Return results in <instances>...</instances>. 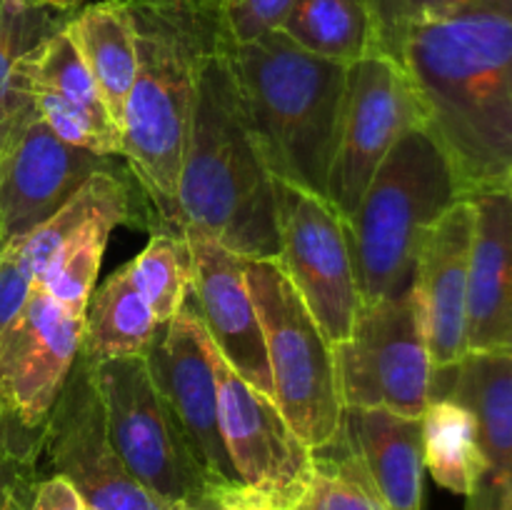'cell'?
I'll use <instances>...</instances> for the list:
<instances>
[{
	"instance_id": "4dcf8cb0",
	"label": "cell",
	"mask_w": 512,
	"mask_h": 510,
	"mask_svg": "<svg viewBox=\"0 0 512 510\" xmlns=\"http://www.w3.org/2000/svg\"><path fill=\"white\" fill-rule=\"evenodd\" d=\"M228 45L250 43L280 30L295 0H218Z\"/></svg>"
},
{
	"instance_id": "5b68a950",
	"label": "cell",
	"mask_w": 512,
	"mask_h": 510,
	"mask_svg": "<svg viewBox=\"0 0 512 510\" xmlns=\"http://www.w3.org/2000/svg\"><path fill=\"white\" fill-rule=\"evenodd\" d=\"M460 198L443 148L425 128L408 130L375 170L358 210L345 223L363 305L413 290L425 235Z\"/></svg>"
},
{
	"instance_id": "d4e9b609",
	"label": "cell",
	"mask_w": 512,
	"mask_h": 510,
	"mask_svg": "<svg viewBox=\"0 0 512 510\" xmlns=\"http://www.w3.org/2000/svg\"><path fill=\"white\" fill-rule=\"evenodd\" d=\"M130 215V203L113 205L95 218H90L53 258V263L40 275L38 285L45 295L55 300L73 318L85 323L88 300L95 290L105 245L115 225L125 223Z\"/></svg>"
},
{
	"instance_id": "b9f144b4",
	"label": "cell",
	"mask_w": 512,
	"mask_h": 510,
	"mask_svg": "<svg viewBox=\"0 0 512 510\" xmlns=\"http://www.w3.org/2000/svg\"><path fill=\"white\" fill-rule=\"evenodd\" d=\"M88 510H93V508H88Z\"/></svg>"
},
{
	"instance_id": "4fadbf2b",
	"label": "cell",
	"mask_w": 512,
	"mask_h": 510,
	"mask_svg": "<svg viewBox=\"0 0 512 510\" xmlns=\"http://www.w3.org/2000/svg\"><path fill=\"white\" fill-rule=\"evenodd\" d=\"M43 453L53 473L78 488L93 510H185L145 490L120 460L108 433L103 400L93 378V360L80 348L78 360L45 420Z\"/></svg>"
},
{
	"instance_id": "6da1fadb",
	"label": "cell",
	"mask_w": 512,
	"mask_h": 510,
	"mask_svg": "<svg viewBox=\"0 0 512 510\" xmlns=\"http://www.w3.org/2000/svg\"><path fill=\"white\" fill-rule=\"evenodd\" d=\"M460 195L512 178V0H470L413 25L395 58Z\"/></svg>"
},
{
	"instance_id": "2e32d148",
	"label": "cell",
	"mask_w": 512,
	"mask_h": 510,
	"mask_svg": "<svg viewBox=\"0 0 512 510\" xmlns=\"http://www.w3.org/2000/svg\"><path fill=\"white\" fill-rule=\"evenodd\" d=\"M190 248V298L225 363L273 398L265 338L245 280V258L198 228H183Z\"/></svg>"
},
{
	"instance_id": "e575fe53",
	"label": "cell",
	"mask_w": 512,
	"mask_h": 510,
	"mask_svg": "<svg viewBox=\"0 0 512 510\" xmlns=\"http://www.w3.org/2000/svg\"><path fill=\"white\" fill-rule=\"evenodd\" d=\"M35 3L45 5V8L58 10V13H68V15H73V13H78V10L83 8V5L95 3V0H35Z\"/></svg>"
},
{
	"instance_id": "4316f807",
	"label": "cell",
	"mask_w": 512,
	"mask_h": 510,
	"mask_svg": "<svg viewBox=\"0 0 512 510\" xmlns=\"http://www.w3.org/2000/svg\"><path fill=\"white\" fill-rule=\"evenodd\" d=\"M25 75H28L30 93H33L35 88L50 90V93L63 98L65 103H70L73 108L83 110V113L88 115V118H93L98 125L120 133L115 120L110 118L108 105H105L103 95H100L88 65L83 63L78 48H75V43L70 40V35L65 33V28L58 30L53 38L45 40V43L30 55L28 63H25Z\"/></svg>"
},
{
	"instance_id": "1f68e13d",
	"label": "cell",
	"mask_w": 512,
	"mask_h": 510,
	"mask_svg": "<svg viewBox=\"0 0 512 510\" xmlns=\"http://www.w3.org/2000/svg\"><path fill=\"white\" fill-rule=\"evenodd\" d=\"M35 290V280L10 248L0 255V338L13 328Z\"/></svg>"
},
{
	"instance_id": "d6a6232c",
	"label": "cell",
	"mask_w": 512,
	"mask_h": 510,
	"mask_svg": "<svg viewBox=\"0 0 512 510\" xmlns=\"http://www.w3.org/2000/svg\"><path fill=\"white\" fill-rule=\"evenodd\" d=\"M25 510H88V503L68 478L53 473L50 478L35 483Z\"/></svg>"
},
{
	"instance_id": "60d3db41",
	"label": "cell",
	"mask_w": 512,
	"mask_h": 510,
	"mask_svg": "<svg viewBox=\"0 0 512 510\" xmlns=\"http://www.w3.org/2000/svg\"><path fill=\"white\" fill-rule=\"evenodd\" d=\"M510 188H512V178H510Z\"/></svg>"
},
{
	"instance_id": "74e56055",
	"label": "cell",
	"mask_w": 512,
	"mask_h": 510,
	"mask_svg": "<svg viewBox=\"0 0 512 510\" xmlns=\"http://www.w3.org/2000/svg\"><path fill=\"white\" fill-rule=\"evenodd\" d=\"M8 248V243H5V238H3V233H0V255H3V250Z\"/></svg>"
},
{
	"instance_id": "603a6c76",
	"label": "cell",
	"mask_w": 512,
	"mask_h": 510,
	"mask_svg": "<svg viewBox=\"0 0 512 510\" xmlns=\"http://www.w3.org/2000/svg\"><path fill=\"white\" fill-rule=\"evenodd\" d=\"M423 463L440 488L468 498L485 470L478 420L460 400L433 398L420 415Z\"/></svg>"
},
{
	"instance_id": "7a4b0ae2",
	"label": "cell",
	"mask_w": 512,
	"mask_h": 510,
	"mask_svg": "<svg viewBox=\"0 0 512 510\" xmlns=\"http://www.w3.org/2000/svg\"><path fill=\"white\" fill-rule=\"evenodd\" d=\"M135 28L138 70L123 113V155L153 208L183 233L178 180L198 83L225 38L218 0H123Z\"/></svg>"
},
{
	"instance_id": "f1b7e54d",
	"label": "cell",
	"mask_w": 512,
	"mask_h": 510,
	"mask_svg": "<svg viewBox=\"0 0 512 510\" xmlns=\"http://www.w3.org/2000/svg\"><path fill=\"white\" fill-rule=\"evenodd\" d=\"M135 288L148 300L158 323H168L183 308L190 293V248L183 233H158L140 250V255L128 263Z\"/></svg>"
},
{
	"instance_id": "ba28073f",
	"label": "cell",
	"mask_w": 512,
	"mask_h": 510,
	"mask_svg": "<svg viewBox=\"0 0 512 510\" xmlns=\"http://www.w3.org/2000/svg\"><path fill=\"white\" fill-rule=\"evenodd\" d=\"M333 353L345 408L420 418L433 400L435 368L413 290L363 305L350 338Z\"/></svg>"
},
{
	"instance_id": "f546056e",
	"label": "cell",
	"mask_w": 512,
	"mask_h": 510,
	"mask_svg": "<svg viewBox=\"0 0 512 510\" xmlns=\"http://www.w3.org/2000/svg\"><path fill=\"white\" fill-rule=\"evenodd\" d=\"M465 3L470 0H370L378 53L395 58L400 43L413 25Z\"/></svg>"
},
{
	"instance_id": "52a82bcc",
	"label": "cell",
	"mask_w": 512,
	"mask_h": 510,
	"mask_svg": "<svg viewBox=\"0 0 512 510\" xmlns=\"http://www.w3.org/2000/svg\"><path fill=\"white\" fill-rule=\"evenodd\" d=\"M93 378L110 440L130 475L170 505L220 510L218 495L195 460L173 408L160 393L148 358L93 360Z\"/></svg>"
},
{
	"instance_id": "7c38bea8",
	"label": "cell",
	"mask_w": 512,
	"mask_h": 510,
	"mask_svg": "<svg viewBox=\"0 0 512 510\" xmlns=\"http://www.w3.org/2000/svg\"><path fill=\"white\" fill-rule=\"evenodd\" d=\"M145 358L220 508H243V483L220 433L213 343L190 293L175 318L160 325Z\"/></svg>"
},
{
	"instance_id": "836d02e7",
	"label": "cell",
	"mask_w": 512,
	"mask_h": 510,
	"mask_svg": "<svg viewBox=\"0 0 512 510\" xmlns=\"http://www.w3.org/2000/svg\"><path fill=\"white\" fill-rule=\"evenodd\" d=\"M33 470L35 468L18 463L0 448V510L13 503L28 505L35 483H38V480H33Z\"/></svg>"
},
{
	"instance_id": "ffe728a7",
	"label": "cell",
	"mask_w": 512,
	"mask_h": 510,
	"mask_svg": "<svg viewBox=\"0 0 512 510\" xmlns=\"http://www.w3.org/2000/svg\"><path fill=\"white\" fill-rule=\"evenodd\" d=\"M65 33L88 65L110 118L123 133V113L138 70L135 28L123 0H95L70 15Z\"/></svg>"
},
{
	"instance_id": "ab89813d",
	"label": "cell",
	"mask_w": 512,
	"mask_h": 510,
	"mask_svg": "<svg viewBox=\"0 0 512 510\" xmlns=\"http://www.w3.org/2000/svg\"><path fill=\"white\" fill-rule=\"evenodd\" d=\"M508 350H510V353H512V340H510V348H508Z\"/></svg>"
},
{
	"instance_id": "83f0119b",
	"label": "cell",
	"mask_w": 512,
	"mask_h": 510,
	"mask_svg": "<svg viewBox=\"0 0 512 510\" xmlns=\"http://www.w3.org/2000/svg\"><path fill=\"white\" fill-rule=\"evenodd\" d=\"M305 498L313 510H388L363 460L350 448L343 425L328 445L313 450V478Z\"/></svg>"
},
{
	"instance_id": "44dd1931",
	"label": "cell",
	"mask_w": 512,
	"mask_h": 510,
	"mask_svg": "<svg viewBox=\"0 0 512 510\" xmlns=\"http://www.w3.org/2000/svg\"><path fill=\"white\" fill-rule=\"evenodd\" d=\"M68 20L35 0H0V150L35 115L25 63Z\"/></svg>"
},
{
	"instance_id": "7402d4cb",
	"label": "cell",
	"mask_w": 512,
	"mask_h": 510,
	"mask_svg": "<svg viewBox=\"0 0 512 510\" xmlns=\"http://www.w3.org/2000/svg\"><path fill=\"white\" fill-rule=\"evenodd\" d=\"M158 328V318L135 288L130 268L123 265L90 295L83 323V353L93 360L145 355Z\"/></svg>"
},
{
	"instance_id": "f35d334b",
	"label": "cell",
	"mask_w": 512,
	"mask_h": 510,
	"mask_svg": "<svg viewBox=\"0 0 512 510\" xmlns=\"http://www.w3.org/2000/svg\"><path fill=\"white\" fill-rule=\"evenodd\" d=\"M220 510H250V508H220Z\"/></svg>"
},
{
	"instance_id": "cb8c5ba5",
	"label": "cell",
	"mask_w": 512,
	"mask_h": 510,
	"mask_svg": "<svg viewBox=\"0 0 512 510\" xmlns=\"http://www.w3.org/2000/svg\"><path fill=\"white\" fill-rule=\"evenodd\" d=\"M280 30L308 53L343 65L378 53L370 0H295Z\"/></svg>"
},
{
	"instance_id": "e0dca14e",
	"label": "cell",
	"mask_w": 512,
	"mask_h": 510,
	"mask_svg": "<svg viewBox=\"0 0 512 510\" xmlns=\"http://www.w3.org/2000/svg\"><path fill=\"white\" fill-rule=\"evenodd\" d=\"M475 210L460 198L428 230L413 293L435 373H453L468 358V285Z\"/></svg>"
},
{
	"instance_id": "9c48e42d",
	"label": "cell",
	"mask_w": 512,
	"mask_h": 510,
	"mask_svg": "<svg viewBox=\"0 0 512 510\" xmlns=\"http://www.w3.org/2000/svg\"><path fill=\"white\" fill-rule=\"evenodd\" d=\"M278 220V265L330 345L350 338L360 300L348 225L328 200L273 178Z\"/></svg>"
},
{
	"instance_id": "ac0fdd59",
	"label": "cell",
	"mask_w": 512,
	"mask_h": 510,
	"mask_svg": "<svg viewBox=\"0 0 512 510\" xmlns=\"http://www.w3.org/2000/svg\"><path fill=\"white\" fill-rule=\"evenodd\" d=\"M475 210L468 285V355L508 350L512 340V188L468 195Z\"/></svg>"
},
{
	"instance_id": "484cf974",
	"label": "cell",
	"mask_w": 512,
	"mask_h": 510,
	"mask_svg": "<svg viewBox=\"0 0 512 510\" xmlns=\"http://www.w3.org/2000/svg\"><path fill=\"white\" fill-rule=\"evenodd\" d=\"M130 203L128 185L123 178H118L115 170H103V173H95L53 218L45 220L43 225L28 233L25 238L15 240L8 248L13 250L15 258L20 260L25 270L33 275V280L38 283L40 275L45 273L53 258L58 255V250L88 223L90 218H95L103 210L113 208V205H125Z\"/></svg>"
},
{
	"instance_id": "d590c367",
	"label": "cell",
	"mask_w": 512,
	"mask_h": 510,
	"mask_svg": "<svg viewBox=\"0 0 512 510\" xmlns=\"http://www.w3.org/2000/svg\"><path fill=\"white\" fill-rule=\"evenodd\" d=\"M290 510H313V508H310L308 498H303V500H300V503H298V505H295V508H290Z\"/></svg>"
},
{
	"instance_id": "8992f818",
	"label": "cell",
	"mask_w": 512,
	"mask_h": 510,
	"mask_svg": "<svg viewBox=\"0 0 512 510\" xmlns=\"http://www.w3.org/2000/svg\"><path fill=\"white\" fill-rule=\"evenodd\" d=\"M243 265L263 328L273 403L310 450L323 448L340 433L345 410L333 345L278 260Z\"/></svg>"
},
{
	"instance_id": "3957f363",
	"label": "cell",
	"mask_w": 512,
	"mask_h": 510,
	"mask_svg": "<svg viewBox=\"0 0 512 510\" xmlns=\"http://www.w3.org/2000/svg\"><path fill=\"white\" fill-rule=\"evenodd\" d=\"M180 230L198 228L245 260L280 253L273 175L245 120L228 45L198 83L178 180Z\"/></svg>"
},
{
	"instance_id": "30bf717a",
	"label": "cell",
	"mask_w": 512,
	"mask_h": 510,
	"mask_svg": "<svg viewBox=\"0 0 512 510\" xmlns=\"http://www.w3.org/2000/svg\"><path fill=\"white\" fill-rule=\"evenodd\" d=\"M213 365L218 378L220 433L243 483V508H295L308 495L313 450L285 423L273 398L240 378L215 345Z\"/></svg>"
},
{
	"instance_id": "d6986e66",
	"label": "cell",
	"mask_w": 512,
	"mask_h": 510,
	"mask_svg": "<svg viewBox=\"0 0 512 510\" xmlns=\"http://www.w3.org/2000/svg\"><path fill=\"white\" fill-rule=\"evenodd\" d=\"M343 433L388 510H423L425 463L420 418L385 408H345Z\"/></svg>"
},
{
	"instance_id": "8fae6325",
	"label": "cell",
	"mask_w": 512,
	"mask_h": 510,
	"mask_svg": "<svg viewBox=\"0 0 512 510\" xmlns=\"http://www.w3.org/2000/svg\"><path fill=\"white\" fill-rule=\"evenodd\" d=\"M413 128H423V113L403 65L383 53L350 63L328 180V203L345 223L358 210L375 170Z\"/></svg>"
},
{
	"instance_id": "9a60e30c",
	"label": "cell",
	"mask_w": 512,
	"mask_h": 510,
	"mask_svg": "<svg viewBox=\"0 0 512 510\" xmlns=\"http://www.w3.org/2000/svg\"><path fill=\"white\" fill-rule=\"evenodd\" d=\"M110 155L60 140L38 113L0 150V233L25 238L53 218L95 173L115 170Z\"/></svg>"
},
{
	"instance_id": "8d00e7d4",
	"label": "cell",
	"mask_w": 512,
	"mask_h": 510,
	"mask_svg": "<svg viewBox=\"0 0 512 510\" xmlns=\"http://www.w3.org/2000/svg\"><path fill=\"white\" fill-rule=\"evenodd\" d=\"M25 508H28V505H25V503H13V505H8V508H5V510H25Z\"/></svg>"
},
{
	"instance_id": "277c9868",
	"label": "cell",
	"mask_w": 512,
	"mask_h": 510,
	"mask_svg": "<svg viewBox=\"0 0 512 510\" xmlns=\"http://www.w3.org/2000/svg\"><path fill=\"white\" fill-rule=\"evenodd\" d=\"M245 120L275 180L328 200L348 65L273 30L228 45Z\"/></svg>"
},
{
	"instance_id": "5bb4252c",
	"label": "cell",
	"mask_w": 512,
	"mask_h": 510,
	"mask_svg": "<svg viewBox=\"0 0 512 510\" xmlns=\"http://www.w3.org/2000/svg\"><path fill=\"white\" fill-rule=\"evenodd\" d=\"M83 348V320L35 285L13 328L0 338V415L45 430L50 410Z\"/></svg>"
}]
</instances>
